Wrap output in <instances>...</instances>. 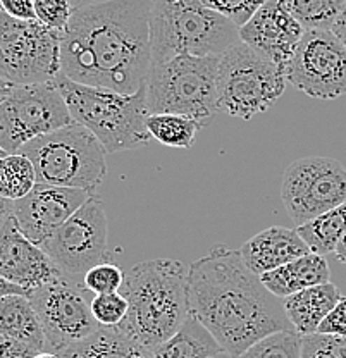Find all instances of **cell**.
Returning a JSON list of instances; mask_svg holds the SVG:
<instances>
[{
  "instance_id": "cell-37",
  "label": "cell",
  "mask_w": 346,
  "mask_h": 358,
  "mask_svg": "<svg viewBox=\"0 0 346 358\" xmlns=\"http://www.w3.org/2000/svg\"><path fill=\"white\" fill-rule=\"evenodd\" d=\"M9 294H26V296H28V291L20 288V286L13 285V282L6 281V279L0 275V300L6 296H9Z\"/></svg>"
},
{
  "instance_id": "cell-36",
  "label": "cell",
  "mask_w": 346,
  "mask_h": 358,
  "mask_svg": "<svg viewBox=\"0 0 346 358\" xmlns=\"http://www.w3.org/2000/svg\"><path fill=\"white\" fill-rule=\"evenodd\" d=\"M0 13L17 21H36L33 0H0Z\"/></svg>"
},
{
  "instance_id": "cell-30",
  "label": "cell",
  "mask_w": 346,
  "mask_h": 358,
  "mask_svg": "<svg viewBox=\"0 0 346 358\" xmlns=\"http://www.w3.org/2000/svg\"><path fill=\"white\" fill-rule=\"evenodd\" d=\"M122 282H124V272L121 271V267L107 260L92 267L83 279L85 288L95 294L115 293L122 288Z\"/></svg>"
},
{
  "instance_id": "cell-23",
  "label": "cell",
  "mask_w": 346,
  "mask_h": 358,
  "mask_svg": "<svg viewBox=\"0 0 346 358\" xmlns=\"http://www.w3.org/2000/svg\"><path fill=\"white\" fill-rule=\"evenodd\" d=\"M152 352L155 358H212L222 348L195 317L188 315L180 331Z\"/></svg>"
},
{
  "instance_id": "cell-8",
  "label": "cell",
  "mask_w": 346,
  "mask_h": 358,
  "mask_svg": "<svg viewBox=\"0 0 346 358\" xmlns=\"http://www.w3.org/2000/svg\"><path fill=\"white\" fill-rule=\"evenodd\" d=\"M286 71L240 40L219 59L217 110L248 121L276 106Z\"/></svg>"
},
{
  "instance_id": "cell-34",
  "label": "cell",
  "mask_w": 346,
  "mask_h": 358,
  "mask_svg": "<svg viewBox=\"0 0 346 358\" xmlns=\"http://www.w3.org/2000/svg\"><path fill=\"white\" fill-rule=\"evenodd\" d=\"M315 334L346 338V296L341 298L336 307L327 313V317L322 320Z\"/></svg>"
},
{
  "instance_id": "cell-10",
  "label": "cell",
  "mask_w": 346,
  "mask_h": 358,
  "mask_svg": "<svg viewBox=\"0 0 346 358\" xmlns=\"http://www.w3.org/2000/svg\"><path fill=\"white\" fill-rule=\"evenodd\" d=\"M73 117L55 81L14 87L0 103V147L20 154L35 138L71 124Z\"/></svg>"
},
{
  "instance_id": "cell-14",
  "label": "cell",
  "mask_w": 346,
  "mask_h": 358,
  "mask_svg": "<svg viewBox=\"0 0 346 358\" xmlns=\"http://www.w3.org/2000/svg\"><path fill=\"white\" fill-rule=\"evenodd\" d=\"M286 81L312 99L336 100L346 93V47L333 29H305L286 66Z\"/></svg>"
},
{
  "instance_id": "cell-41",
  "label": "cell",
  "mask_w": 346,
  "mask_h": 358,
  "mask_svg": "<svg viewBox=\"0 0 346 358\" xmlns=\"http://www.w3.org/2000/svg\"><path fill=\"white\" fill-rule=\"evenodd\" d=\"M13 88H14L13 85L7 83V81H3V80H0V103L7 99V95H9L10 90Z\"/></svg>"
},
{
  "instance_id": "cell-25",
  "label": "cell",
  "mask_w": 346,
  "mask_h": 358,
  "mask_svg": "<svg viewBox=\"0 0 346 358\" xmlns=\"http://www.w3.org/2000/svg\"><path fill=\"white\" fill-rule=\"evenodd\" d=\"M202 126V122L195 119L176 114H154L148 115L147 119V129L152 140H157L166 147L181 148V150H188L193 147Z\"/></svg>"
},
{
  "instance_id": "cell-42",
  "label": "cell",
  "mask_w": 346,
  "mask_h": 358,
  "mask_svg": "<svg viewBox=\"0 0 346 358\" xmlns=\"http://www.w3.org/2000/svg\"><path fill=\"white\" fill-rule=\"evenodd\" d=\"M71 6H73V9H76V7L80 6H85V3H92V2H96V0H69Z\"/></svg>"
},
{
  "instance_id": "cell-19",
  "label": "cell",
  "mask_w": 346,
  "mask_h": 358,
  "mask_svg": "<svg viewBox=\"0 0 346 358\" xmlns=\"http://www.w3.org/2000/svg\"><path fill=\"white\" fill-rule=\"evenodd\" d=\"M260 281L274 296L284 300L298 291L331 282V268L326 257L310 252L276 271L266 272L260 275Z\"/></svg>"
},
{
  "instance_id": "cell-28",
  "label": "cell",
  "mask_w": 346,
  "mask_h": 358,
  "mask_svg": "<svg viewBox=\"0 0 346 358\" xmlns=\"http://www.w3.org/2000/svg\"><path fill=\"white\" fill-rule=\"evenodd\" d=\"M303 336L295 329L279 331L252 345L238 358H301Z\"/></svg>"
},
{
  "instance_id": "cell-18",
  "label": "cell",
  "mask_w": 346,
  "mask_h": 358,
  "mask_svg": "<svg viewBox=\"0 0 346 358\" xmlns=\"http://www.w3.org/2000/svg\"><path fill=\"white\" fill-rule=\"evenodd\" d=\"M241 259L257 275L276 271L284 264L308 255L310 248L296 229L273 226L252 236L240 248Z\"/></svg>"
},
{
  "instance_id": "cell-3",
  "label": "cell",
  "mask_w": 346,
  "mask_h": 358,
  "mask_svg": "<svg viewBox=\"0 0 346 358\" xmlns=\"http://www.w3.org/2000/svg\"><path fill=\"white\" fill-rule=\"evenodd\" d=\"M188 271L181 260L154 259L124 272L128 313L117 329L150 350L173 338L188 319Z\"/></svg>"
},
{
  "instance_id": "cell-1",
  "label": "cell",
  "mask_w": 346,
  "mask_h": 358,
  "mask_svg": "<svg viewBox=\"0 0 346 358\" xmlns=\"http://www.w3.org/2000/svg\"><path fill=\"white\" fill-rule=\"evenodd\" d=\"M154 0H96L73 9L61 33V74L74 83L131 95L152 67Z\"/></svg>"
},
{
  "instance_id": "cell-21",
  "label": "cell",
  "mask_w": 346,
  "mask_h": 358,
  "mask_svg": "<svg viewBox=\"0 0 346 358\" xmlns=\"http://www.w3.org/2000/svg\"><path fill=\"white\" fill-rule=\"evenodd\" d=\"M61 358H155L154 352L138 341L129 338L117 327L100 326L88 338L74 343L64 352L59 353Z\"/></svg>"
},
{
  "instance_id": "cell-31",
  "label": "cell",
  "mask_w": 346,
  "mask_h": 358,
  "mask_svg": "<svg viewBox=\"0 0 346 358\" xmlns=\"http://www.w3.org/2000/svg\"><path fill=\"white\" fill-rule=\"evenodd\" d=\"M200 2L241 28L254 17V14L267 0H200Z\"/></svg>"
},
{
  "instance_id": "cell-38",
  "label": "cell",
  "mask_w": 346,
  "mask_h": 358,
  "mask_svg": "<svg viewBox=\"0 0 346 358\" xmlns=\"http://www.w3.org/2000/svg\"><path fill=\"white\" fill-rule=\"evenodd\" d=\"M13 212H14V201L0 196V229L9 222V219L13 217Z\"/></svg>"
},
{
  "instance_id": "cell-27",
  "label": "cell",
  "mask_w": 346,
  "mask_h": 358,
  "mask_svg": "<svg viewBox=\"0 0 346 358\" xmlns=\"http://www.w3.org/2000/svg\"><path fill=\"white\" fill-rule=\"evenodd\" d=\"M303 29H333L346 0H284Z\"/></svg>"
},
{
  "instance_id": "cell-16",
  "label": "cell",
  "mask_w": 346,
  "mask_h": 358,
  "mask_svg": "<svg viewBox=\"0 0 346 358\" xmlns=\"http://www.w3.org/2000/svg\"><path fill=\"white\" fill-rule=\"evenodd\" d=\"M305 29L284 0H267L240 28V40L286 71Z\"/></svg>"
},
{
  "instance_id": "cell-29",
  "label": "cell",
  "mask_w": 346,
  "mask_h": 358,
  "mask_svg": "<svg viewBox=\"0 0 346 358\" xmlns=\"http://www.w3.org/2000/svg\"><path fill=\"white\" fill-rule=\"evenodd\" d=\"M92 313L99 326L117 327L128 313V300L121 291L107 294H95L90 303Z\"/></svg>"
},
{
  "instance_id": "cell-33",
  "label": "cell",
  "mask_w": 346,
  "mask_h": 358,
  "mask_svg": "<svg viewBox=\"0 0 346 358\" xmlns=\"http://www.w3.org/2000/svg\"><path fill=\"white\" fill-rule=\"evenodd\" d=\"M33 7H35L36 21L55 31H62L73 14V6L69 0H33Z\"/></svg>"
},
{
  "instance_id": "cell-26",
  "label": "cell",
  "mask_w": 346,
  "mask_h": 358,
  "mask_svg": "<svg viewBox=\"0 0 346 358\" xmlns=\"http://www.w3.org/2000/svg\"><path fill=\"white\" fill-rule=\"evenodd\" d=\"M36 185L35 167L23 154L0 157V196L10 201L24 199Z\"/></svg>"
},
{
  "instance_id": "cell-24",
  "label": "cell",
  "mask_w": 346,
  "mask_h": 358,
  "mask_svg": "<svg viewBox=\"0 0 346 358\" xmlns=\"http://www.w3.org/2000/svg\"><path fill=\"white\" fill-rule=\"evenodd\" d=\"M296 231L312 253L324 257L329 255L334 252L340 238L346 233V201L331 208L326 214L301 224Z\"/></svg>"
},
{
  "instance_id": "cell-11",
  "label": "cell",
  "mask_w": 346,
  "mask_h": 358,
  "mask_svg": "<svg viewBox=\"0 0 346 358\" xmlns=\"http://www.w3.org/2000/svg\"><path fill=\"white\" fill-rule=\"evenodd\" d=\"M107 234L106 208L99 196L92 195L40 248L64 278L83 285L87 272L109 255Z\"/></svg>"
},
{
  "instance_id": "cell-4",
  "label": "cell",
  "mask_w": 346,
  "mask_h": 358,
  "mask_svg": "<svg viewBox=\"0 0 346 358\" xmlns=\"http://www.w3.org/2000/svg\"><path fill=\"white\" fill-rule=\"evenodd\" d=\"M64 96L73 121L80 122L95 134L106 154L131 150L150 143L147 129V99L145 87L126 95L113 90L74 83L64 74L55 78Z\"/></svg>"
},
{
  "instance_id": "cell-15",
  "label": "cell",
  "mask_w": 346,
  "mask_h": 358,
  "mask_svg": "<svg viewBox=\"0 0 346 358\" xmlns=\"http://www.w3.org/2000/svg\"><path fill=\"white\" fill-rule=\"evenodd\" d=\"M90 196L83 189L36 182L24 199L14 201L13 217L31 243L42 246Z\"/></svg>"
},
{
  "instance_id": "cell-7",
  "label": "cell",
  "mask_w": 346,
  "mask_h": 358,
  "mask_svg": "<svg viewBox=\"0 0 346 358\" xmlns=\"http://www.w3.org/2000/svg\"><path fill=\"white\" fill-rule=\"evenodd\" d=\"M221 55H178L154 64L145 81L148 114L186 115L203 126L217 114Z\"/></svg>"
},
{
  "instance_id": "cell-40",
  "label": "cell",
  "mask_w": 346,
  "mask_h": 358,
  "mask_svg": "<svg viewBox=\"0 0 346 358\" xmlns=\"http://www.w3.org/2000/svg\"><path fill=\"white\" fill-rule=\"evenodd\" d=\"M334 257L338 259V262L345 264L346 266V233L340 238V241L336 243V248H334Z\"/></svg>"
},
{
  "instance_id": "cell-39",
  "label": "cell",
  "mask_w": 346,
  "mask_h": 358,
  "mask_svg": "<svg viewBox=\"0 0 346 358\" xmlns=\"http://www.w3.org/2000/svg\"><path fill=\"white\" fill-rule=\"evenodd\" d=\"M333 33L341 40V42H343V45L346 47V3H345L343 10H341V14L338 16L336 22H334Z\"/></svg>"
},
{
  "instance_id": "cell-22",
  "label": "cell",
  "mask_w": 346,
  "mask_h": 358,
  "mask_svg": "<svg viewBox=\"0 0 346 358\" xmlns=\"http://www.w3.org/2000/svg\"><path fill=\"white\" fill-rule=\"evenodd\" d=\"M0 336L17 339L47 352L45 334L26 294H9L0 300Z\"/></svg>"
},
{
  "instance_id": "cell-20",
  "label": "cell",
  "mask_w": 346,
  "mask_h": 358,
  "mask_svg": "<svg viewBox=\"0 0 346 358\" xmlns=\"http://www.w3.org/2000/svg\"><path fill=\"white\" fill-rule=\"evenodd\" d=\"M341 298L343 294L340 293L338 286L333 282H326V285L312 286V288L284 298L282 308L293 329L305 338V336L317 333L322 320L336 307Z\"/></svg>"
},
{
  "instance_id": "cell-2",
  "label": "cell",
  "mask_w": 346,
  "mask_h": 358,
  "mask_svg": "<svg viewBox=\"0 0 346 358\" xmlns=\"http://www.w3.org/2000/svg\"><path fill=\"white\" fill-rule=\"evenodd\" d=\"M188 315L195 317L233 358L266 336L293 329L282 300L247 267L240 250L222 243L189 264Z\"/></svg>"
},
{
  "instance_id": "cell-6",
  "label": "cell",
  "mask_w": 346,
  "mask_h": 358,
  "mask_svg": "<svg viewBox=\"0 0 346 358\" xmlns=\"http://www.w3.org/2000/svg\"><path fill=\"white\" fill-rule=\"evenodd\" d=\"M20 154L31 160L38 185L83 189L95 195L107 174L106 150L95 134L76 121L35 138Z\"/></svg>"
},
{
  "instance_id": "cell-5",
  "label": "cell",
  "mask_w": 346,
  "mask_h": 358,
  "mask_svg": "<svg viewBox=\"0 0 346 358\" xmlns=\"http://www.w3.org/2000/svg\"><path fill=\"white\" fill-rule=\"evenodd\" d=\"M238 42L240 28L200 0H154L152 3V66L178 55H222Z\"/></svg>"
},
{
  "instance_id": "cell-32",
  "label": "cell",
  "mask_w": 346,
  "mask_h": 358,
  "mask_svg": "<svg viewBox=\"0 0 346 358\" xmlns=\"http://www.w3.org/2000/svg\"><path fill=\"white\" fill-rule=\"evenodd\" d=\"M301 358H346V338L324 334L305 336Z\"/></svg>"
},
{
  "instance_id": "cell-43",
  "label": "cell",
  "mask_w": 346,
  "mask_h": 358,
  "mask_svg": "<svg viewBox=\"0 0 346 358\" xmlns=\"http://www.w3.org/2000/svg\"><path fill=\"white\" fill-rule=\"evenodd\" d=\"M36 358H61V357L55 355V353H50V352H42Z\"/></svg>"
},
{
  "instance_id": "cell-17",
  "label": "cell",
  "mask_w": 346,
  "mask_h": 358,
  "mask_svg": "<svg viewBox=\"0 0 346 358\" xmlns=\"http://www.w3.org/2000/svg\"><path fill=\"white\" fill-rule=\"evenodd\" d=\"M61 272L54 266L50 257L31 243L17 227L14 217L0 229V275L6 281L33 291L52 281Z\"/></svg>"
},
{
  "instance_id": "cell-45",
  "label": "cell",
  "mask_w": 346,
  "mask_h": 358,
  "mask_svg": "<svg viewBox=\"0 0 346 358\" xmlns=\"http://www.w3.org/2000/svg\"><path fill=\"white\" fill-rule=\"evenodd\" d=\"M3 155H7V152H6V150H3V148H2V147H0V157H3Z\"/></svg>"
},
{
  "instance_id": "cell-13",
  "label": "cell",
  "mask_w": 346,
  "mask_h": 358,
  "mask_svg": "<svg viewBox=\"0 0 346 358\" xmlns=\"http://www.w3.org/2000/svg\"><path fill=\"white\" fill-rule=\"evenodd\" d=\"M281 200L298 226L346 201V167L333 157H303L282 174Z\"/></svg>"
},
{
  "instance_id": "cell-44",
  "label": "cell",
  "mask_w": 346,
  "mask_h": 358,
  "mask_svg": "<svg viewBox=\"0 0 346 358\" xmlns=\"http://www.w3.org/2000/svg\"><path fill=\"white\" fill-rule=\"evenodd\" d=\"M212 358H233L229 355V353H226V352H221V353H217V355L215 357H212Z\"/></svg>"
},
{
  "instance_id": "cell-9",
  "label": "cell",
  "mask_w": 346,
  "mask_h": 358,
  "mask_svg": "<svg viewBox=\"0 0 346 358\" xmlns=\"http://www.w3.org/2000/svg\"><path fill=\"white\" fill-rule=\"evenodd\" d=\"M61 33L0 13V80L13 87L55 81L61 74Z\"/></svg>"
},
{
  "instance_id": "cell-35",
  "label": "cell",
  "mask_w": 346,
  "mask_h": 358,
  "mask_svg": "<svg viewBox=\"0 0 346 358\" xmlns=\"http://www.w3.org/2000/svg\"><path fill=\"white\" fill-rule=\"evenodd\" d=\"M40 353L38 348L28 343L0 336V358H36Z\"/></svg>"
},
{
  "instance_id": "cell-12",
  "label": "cell",
  "mask_w": 346,
  "mask_h": 358,
  "mask_svg": "<svg viewBox=\"0 0 346 358\" xmlns=\"http://www.w3.org/2000/svg\"><path fill=\"white\" fill-rule=\"evenodd\" d=\"M85 285L62 274L40 288L29 291L28 300L35 308L47 341V352L59 355L74 343L95 333L99 322L93 317Z\"/></svg>"
}]
</instances>
